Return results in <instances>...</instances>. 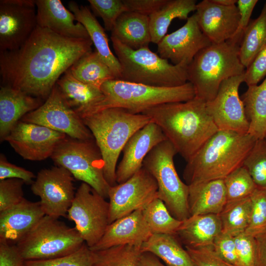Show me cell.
<instances>
[{"mask_svg": "<svg viewBox=\"0 0 266 266\" xmlns=\"http://www.w3.org/2000/svg\"><path fill=\"white\" fill-rule=\"evenodd\" d=\"M91 39L63 36L36 26L18 49L0 52L2 84L45 100L58 79L92 51Z\"/></svg>", "mask_w": 266, "mask_h": 266, "instance_id": "cell-1", "label": "cell"}, {"mask_svg": "<svg viewBox=\"0 0 266 266\" xmlns=\"http://www.w3.org/2000/svg\"><path fill=\"white\" fill-rule=\"evenodd\" d=\"M142 114L159 126L186 162L218 131L207 111L206 102L196 97L186 101L160 104Z\"/></svg>", "mask_w": 266, "mask_h": 266, "instance_id": "cell-2", "label": "cell"}, {"mask_svg": "<svg viewBox=\"0 0 266 266\" xmlns=\"http://www.w3.org/2000/svg\"><path fill=\"white\" fill-rule=\"evenodd\" d=\"M256 140L248 133L218 130L187 161L186 183L223 179L242 166Z\"/></svg>", "mask_w": 266, "mask_h": 266, "instance_id": "cell-3", "label": "cell"}, {"mask_svg": "<svg viewBox=\"0 0 266 266\" xmlns=\"http://www.w3.org/2000/svg\"><path fill=\"white\" fill-rule=\"evenodd\" d=\"M82 119L101 154L104 177L113 186L117 184V163L124 147L136 131L151 120L144 114H133L120 107L102 109Z\"/></svg>", "mask_w": 266, "mask_h": 266, "instance_id": "cell-4", "label": "cell"}, {"mask_svg": "<svg viewBox=\"0 0 266 266\" xmlns=\"http://www.w3.org/2000/svg\"><path fill=\"white\" fill-rule=\"evenodd\" d=\"M239 51V45L228 40L211 43L195 56L187 66L188 82L194 87L195 97L209 101L224 80L244 73Z\"/></svg>", "mask_w": 266, "mask_h": 266, "instance_id": "cell-5", "label": "cell"}, {"mask_svg": "<svg viewBox=\"0 0 266 266\" xmlns=\"http://www.w3.org/2000/svg\"><path fill=\"white\" fill-rule=\"evenodd\" d=\"M121 66L119 80L159 87H172L188 82L187 66L173 65L149 48L133 50L111 37Z\"/></svg>", "mask_w": 266, "mask_h": 266, "instance_id": "cell-6", "label": "cell"}, {"mask_svg": "<svg viewBox=\"0 0 266 266\" xmlns=\"http://www.w3.org/2000/svg\"><path fill=\"white\" fill-rule=\"evenodd\" d=\"M100 90L104 99L89 114L112 107L141 114L160 104L186 101L196 96L194 87L189 82L177 87H159L113 79L103 83Z\"/></svg>", "mask_w": 266, "mask_h": 266, "instance_id": "cell-7", "label": "cell"}, {"mask_svg": "<svg viewBox=\"0 0 266 266\" xmlns=\"http://www.w3.org/2000/svg\"><path fill=\"white\" fill-rule=\"evenodd\" d=\"M48 215L15 245L24 261L55 259L78 250L85 243L75 228Z\"/></svg>", "mask_w": 266, "mask_h": 266, "instance_id": "cell-8", "label": "cell"}, {"mask_svg": "<svg viewBox=\"0 0 266 266\" xmlns=\"http://www.w3.org/2000/svg\"><path fill=\"white\" fill-rule=\"evenodd\" d=\"M177 154L174 146L166 139L154 147L146 156L143 166L154 177L158 185V198L171 214L183 221L190 216L188 197L189 185L180 178L174 157Z\"/></svg>", "mask_w": 266, "mask_h": 266, "instance_id": "cell-9", "label": "cell"}, {"mask_svg": "<svg viewBox=\"0 0 266 266\" xmlns=\"http://www.w3.org/2000/svg\"><path fill=\"white\" fill-rule=\"evenodd\" d=\"M51 158L57 166L67 169L74 178L108 198L110 186L104 177L103 159L94 138L82 140L67 136Z\"/></svg>", "mask_w": 266, "mask_h": 266, "instance_id": "cell-10", "label": "cell"}, {"mask_svg": "<svg viewBox=\"0 0 266 266\" xmlns=\"http://www.w3.org/2000/svg\"><path fill=\"white\" fill-rule=\"evenodd\" d=\"M109 204L88 184L82 182L75 192L66 217L75 224L85 243L95 245L109 225Z\"/></svg>", "mask_w": 266, "mask_h": 266, "instance_id": "cell-11", "label": "cell"}, {"mask_svg": "<svg viewBox=\"0 0 266 266\" xmlns=\"http://www.w3.org/2000/svg\"><path fill=\"white\" fill-rule=\"evenodd\" d=\"M21 120L47 127L71 138H94L81 117L68 105L57 84L43 103Z\"/></svg>", "mask_w": 266, "mask_h": 266, "instance_id": "cell-12", "label": "cell"}, {"mask_svg": "<svg viewBox=\"0 0 266 266\" xmlns=\"http://www.w3.org/2000/svg\"><path fill=\"white\" fill-rule=\"evenodd\" d=\"M74 178L67 169L59 166L38 172L31 190L39 197L46 215L56 218L66 217L75 195Z\"/></svg>", "mask_w": 266, "mask_h": 266, "instance_id": "cell-13", "label": "cell"}, {"mask_svg": "<svg viewBox=\"0 0 266 266\" xmlns=\"http://www.w3.org/2000/svg\"><path fill=\"white\" fill-rule=\"evenodd\" d=\"M158 198L154 177L142 167L125 182L110 186L109 224L133 212L143 209Z\"/></svg>", "mask_w": 266, "mask_h": 266, "instance_id": "cell-14", "label": "cell"}, {"mask_svg": "<svg viewBox=\"0 0 266 266\" xmlns=\"http://www.w3.org/2000/svg\"><path fill=\"white\" fill-rule=\"evenodd\" d=\"M244 74L224 80L216 97L206 102L207 111L218 130L248 132L249 123L238 92L244 82Z\"/></svg>", "mask_w": 266, "mask_h": 266, "instance_id": "cell-15", "label": "cell"}, {"mask_svg": "<svg viewBox=\"0 0 266 266\" xmlns=\"http://www.w3.org/2000/svg\"><path fill=\"white\" fill-rule=\"evenodd\" d=\"M67 136L47 127L20 120L4 140L23 159L40 161L51 158Z\"/></svg>", "mask_w": 266, "mask_h": 266, "instance_id": "cell-16", "label": "cell"}, {"mask_svg": "<svg viewBox=\"0 0 266 266\" xmlns=\"http://www.w3.org/2000/svg\"><path fill=\"white\" fill-rule=\"evenodd\" d=\"M211 43L201 31L194 14L182 27L162 38L157 44V52L173 65L188 66L200 50Z\"/></svg>", "mask_w": 266, "mask_h": 266, "instance_id": "cell-17", "label": "cell"}, {"mask_svg": "<svg viewBox=\"0 0 266 266\" xmlns=\"http://www.w3.org/2000/svg\"><path fill=\"white\" fill-rule=\"evenodd\" d=\"M37 26L35 7L0 0V52L18 49Z\"/></svg>", "mask_w": 266, "mask_h": 266, "instance_id": "cell-18", "label": "cell"}, {"mask_svg": "<svg viewBox=\"0 0 266 266\" xmlns=\"http://www.w3.org/2000/svg\"><path fill=\"white\" fill-rule=\"evenodd\" d=\"M166 139L159 126L152 121L136 131L123 149L122 158L116 170L117 183L125 182L140 169L150 151Z\"/></svg>", "mask_w": 266, "mask_h": 266, "instance_id": "cell-19", "label": "cell"}, {"mask_svg": "<svg viewBox=\"0 0 266 266\" xmlns=\"http://www.w3.org/2000/svg\"><path fill=\"white\" fill-rule=\"evenodd\" d=\"M196 11L199 27L212 43L230 40L237 29L240 14L236 5L222 6L203 0L197 3Z\"/></svg>", "mask_w": 266, "mask_h": 266, "instance_id": "cell-20", "label": "cell"}, {"mask_svg": "<svg viewBox=\"0 0 266 266\" xmlns=\"http://www.w3.org/2000/svg\"><path fill=\"white\" fill-rule=\"evenodd\" d=\"M152 234L142 209H138L109 224L99 242L90 249L97 251L121 245L141 246Z\"/></svg>", "mask_w": 266, "mask_h": 266, "instance_id": "cell-21", "label": "cell"}, {"mask_svg": "<svg viewBox=\"0 0 266 266\" xmlns=\"http://www.w3.org/2000/svg\"><path fill=\"white\" fill-rule=\"evenodd\" d=\"M45 215L39 201L24 198L15 206L0 212V242L16 245Z\"/></svg>", "mask_w": 266, "mask_h": 266, "instance_id": "cell-22", "label": "cell"}, {"mask_svg": "<svg viewBox=\"0 0 266 266\" xmlns=\"http://www.w3.org/2000/svg\"><path fill=\"white\" fill-rule=\"evenodd\" d=\"M37 25L63 36L90 39L89 34L75 17L60 0H36Z\"/></svg>", "mask_w": 266, "mask_h": 266, "instance_id": "cell-23", "label": "cell"}, {"mask_svg": "<svg viewBox=\"0 0 266 266\" xmlns=\"http://www.w3.org/2000/svg\"><path fill=\"white\" fill-rule=\"evenodd\" d=\"M44 100L7 86H0V139L4 140L12 129L28 113L36 109Z\"/></svg>", "mask_w": 266, "mask_h": 266, "instance_id": "cell-24", "label": "cell"}, {"mask_svg": "<svg viewBox=\"0 0 266 266\" xmlns=\"http://www.w3.org/2000/svg\"><path fill=\"white\" fill-rule=\"evenodd\" d=\"M221 233L219 214H207L190 216L182 222L175 235L185 247L198 248L212 246Z\"/></svg>", "mask_w": 266, "mask_h": 266, "instance_id": "cell-25", "label": "cell"}, {"mask_svg": "<svg viewBox=\"0 0 266 266\" xmlns=\"http://www.w3.org/2000/svg\"><path fill=\"white\" fill-rule=\"evenodd\" d=\"M227 202L223 179L189 185L188 204L190 216L219 214Z\"/></svg>", "mask_w": 266, "mask_h": 266, "instance_id": "cell-26", "label": "cell"}, {"mask_svg": "<svg viewBox=\"0 0 266 266\" xmlns=\"http://www.w3.org/2000/svg\"><path fill=\"white\" fill-rule=\"evenodd\" d=\"M68 105L82 118L91 113L104 99L100 89L84 83L75 78L69 69L56 83Z\"/></svg>", "mask_w": 266, "mask_h": 266, "instance_id": "cell-27", "label": "cell"}, {"mask_svg": "<svg viewBox=\"0 0 266 266\" xmlns=\"http://www.w3.org/2000/svg\"><path fill=\"white\" fill-rule=\"evenodd\" d=\"M68 6L69 10L74 15L76 21L86 29L96 51L112 71L116 79H119L121 66L117 58L110 50L105 30L87 6H79L73 1H69Z\"/></svg>", "mask_w": 266, "mask_h": 266, "instance_id": "cell-28", "label": "cell"}, {"mask_svg": "<svg viewBox=\"0 0 266 266\" xmlns=\"http://www.w3.org/2000/svg\"><path fill=\"white\" fill-rule=\"evenodd\" d=\"M111 37L133 50L149 47L151 42L149 17L132 11L124 12L117 20Z\"/></svg>", "mask_w": 266, "mask_h": 266, "instance_id": "cell-29", "label": "cell"}, {"mask_svg": "<svg viewBox=\"0 0 266 266\" xmlns=\"http://www.w3.org/2000/svg\"><path fill=\"white\" fill-rule=\"evenodd\" d=\"M140 248L142 253L149 252L162 260L166 266H195L176 235L152 234Z\"/></svg>", "mask_w": 266, "mask_h": 266, "instance_id": "cell-30", "label": "cell"}, {"mask_svg": "<svg viewBox=\"0 0 266 266\" xmlns=\"http://www.w3.org/2000/svg\"><path fill=\"white\" fill-rule=\"evenodd\" d=\"M249 123L248 133L256 139L266 137V77L260 85L248 86L242 95Z\"/></svg>", "mask_w": 266, "mask_h": 266, "instance_id": "cell-31", "label": "cell"}, {"mask_svg": "<svg viewBox=\"0 0 266 266\" xmlns=\"http://www.w3.org/2000/svg\"><path fill=\"white\" fill-rule=\"evenodd\" d=\"M196 0H167L160 9L149 16L151 42L158 44L166 34L174 19L187 20L196 10Z\"/></svg>", "mask_w": 266, "mask_h": 266, "instance_id": "cell-32", "label": "cell"}, {"mask_svg": "<svg viewBox=\"0 0 266 266\" xmlns=\"http://www.w3.org/2000/svg\"><path fill=\"white\" fill-rule=\"evenodd\" d=\"M69 69L78 80L99 89L105 82L116 79L112 71L96 51L82 56Z\"/></svg>", "mask_w": 266, "mask_h": 266, "instance_id": "cell-33", "label": "cell"}, {"mask_svg": "<svg viewBox=\"0 0 266 266\" xmlns=\"http://www.w3.org/2000/svg\"><path fill=\"white\" fill-rule=\"evenodd\" d=\"M266 45V1L258 17L250 20L239 46V59L246 68Z\"/></svg>", "mask_w": 266, "mask_h": 266, "instance_id": "cell-34", "label": "cell"}, {"mask_svg": "<svg viewBox=\"0 0 266 266\" xmlns=\"http://www.w3.org/2000/svg\"><path fill=\"white\" fill-rule=\"evenodd\" d=\"M251 210L250 197L227 202L219 214L222 233L233 237L245 233L249 223Z\"/></svg>", "mask_w": 266, "mask_h": 266, "instance_id": "cell-35", "label": "cell"}, {"mask_svg": "<svg viewBox=\"0 0 266 266\" xmlns=\"http://www.w3.org/2000/svg\"><path fill=\"white\" fill-rule=\"evenodd\" d=\"M144 219L152 234L175 235L182 222L174 218L164 202L156 198L142 209Z\"/></svg>", "mask_w": 266, "mask_h": 266, "instance_id": "cell-36", "label": "cell"}, {"mask_svg": "<svg viewBox=\"0 0 266 266\" xmlns=\"http://www.w3.org/2000/svg\"><path fill=\"white\" fill-rule=\"evenodd\" d=\"M141 246L132 244L113 246L94 251L93 266H138Z\"/></svg>", "mask_w": 266, "mask_h": 266, "instance_id": "cell-37", "label": "cell"}, {"mask_svg": "<svg viewBox=\"0 0 266 266\" xmlns=\"http://www.w3.org/2000/svg\"><path fill=\"white\" fill-rule=\"evenodd\" d=\"M223 181L227 202L250 197L257 187L249 172L242 166L229 173Z\"/></svg>", "mask_w": 266, "mask_h": 266, "instance_id": "cell-38", "label": "cell"}, {"mask_svg": "<svg viewBox=\"0 0 266 266\" xmlns=\"http://www.w3.org/2000/svg\"><path fill=\"white\" fill-rule=\"evenodd\" d=\"M246 168L257 187L266 189V139H257L246 157Z\"/></svg>", "mask_w": 266, "mask_h": 266, "instance_id": "cell-39", "label": "cell"}, {"mask_svg": "<svg viewBox=\"0 0 266 266\" xmlns=\"http://www.w3.org/2000/svg\"><path fill=\"white\" fill-rule=\"evenodd\" d=\"M250 197V217L245 233L255 238L266 233V189L257 187Z\"/></svg>", "mask_w": 266, "mask_h": 266, "instance_id": "cell-40", "label": "cell"}, {"mask_svg": "<svg viewBox=\"0 0 266 266\" xmlns=\"http://www.w3.org/2000/svg\"><path fill=\"white\" fill-rule=\"evenodd\" d=\"M94 252L85 243L75 252L53 259L24 261L23 266H93Z\"/></svg>", "mask_w": 266, "mask_h": 266, "instance_id": "cell-41", "label": "cell"}, {"mask_svg": "<svg viewBox=\"0 0 266 266\" xmlns=\"http://www.w3.org/2000/svg\"><path fill=\"white\" fill-rule=\"evenodd\" d=\"M88 2L94 12L102 18L106 31L111 32L120 16L128 11L123 0H88Z\"/></svg>", "mask_w": 266, "mask_h": 266, "instance_id": "cell-42", "label": "cell"}, {"mask_svg": "<svg viewBox=\"0 0 266 266\" xmlns=\"http://www.w3.org/2000/svg\"><path fill=\"white\" fill-rule=\"evenodd\" d=\"M25 182L16 178L0 180V212L21 202L23 199Z\"/></svg>", "mask_w": 266, "mask_h": 266, "instance_id": "cell-43", "label": "cell"}, {"mask_svg": "<svg viewBox=\"0 0 266 266\" xmlns=\"http://www.w3.org/2000/svg\"><path fill=\"white\" fill-rule=\"evenodd\" d=\"M234 239L239 266H255V238L243 233L234 236Z\"/></svg>", "mask_w": 266, "mask_h": 266, "instance_id": "cell-44", "label": "cell"}, {"mask_svg": "<svg viewBox=\"0 0 266 266\" xmlns=\"http://www.w3.org/2000/svg\"><path fill=\"white\" fill-rule=\"evenodd\" d=\"M212 248L223 260L233 266H239L233 236L221 233L215 238Z\"/></svg>", "mask_w": 266, "mask_h": 266, "instance_id": "cell-45", "label": "cell"}, {"mask_svg": "<svg viewBox=\"0 0 266 266\" xmlns=\"http://www.w3.org/2000/svg\"><path fill=\"white\" fill-rule=\"evenodd\" d=\"M185 248L195 266H233L220 258L214 251L212 246Z\"/></svg>", "mask_w": 266, "mask_h": 266, "instance_id": "cell-46", "label": "cell"}, {"mask_svg": "<svg viewBox=\"0 0 266 266\" xmlns=\"http://www.w3.org/2000/svg\"><path fill=\"white\" fill-rule=\"evenodd\" d=\"M266 77V45L257 54L244 74V82L247 85H258Z\"/></svg>", "mask_w": 266, "mask_h": 266, "instance_id": "cell-47", "label": "cell"}, {"mask_svg": "<svg viewBox=\"0 0 266 266\" xmlns=\"http://www.w3.org/2000/svg\"><path fill=\"white\" fill-rule=\"evenodd\" d=\"M36 176L33 172L9 162L3 154L0 155V180L16 178L32 184Z\"/></svg>", "mask_w": 266, "mask_h": 266, "instance_id": "cell-48", "label": "cell"}, {"mask_svg": "<svg viewBox=\"0 0 266 266\" xmlns=\"http://www.w3.org/2000/svg\"><path fill=\"white\" fill-rule=\"evenodd\" d=\"M257 0H237V6L240 14L237 29L233 37L229 41L240 46L244 32L247 27Z\"/></svg>", "mask_w": 266, "mask_h": 266, "instance_id": "cell-49", "label": "cell"}, {"mask_svg": "<svg viewBox=\"0 0 266 266\" xmlns=\"http://www.w3.org/2000/svg\"><path fill=\"white\" fill-rule=\"evenodd\" d=\"M128 11L147 16L160 9L167 0H123Z\"/></svg>", "mask_w": 266, "mask_h": 266, "instance_id": "cell-50", "label": "cell"}, {"mask_svg": "<svg viewBox=\"0 0 266 266\" xmlns=\"http://www.w3.org/2000/svg\"><path fill=\"white\" fill-rule=\"evenodd\" d=\"M24 262L15 245L0 242V266H23Z\"/></svg>", "mask_w": 266, "mask_h": 266, "instance_id": "cell-51", "label": "cell"}, {"mask_svg": "<svg viewBox=\"0 0 266 266\" xmlns=\"http://www.w3.org/2000/svg\"><path fill=\"white\" fill-rule=\"evenodd\" d=\"M256 243L255 266H266V233L255 237Z\"/></svg>", "mask_w": 266, "mask_h": 266, "instance_id": "cell-52", "label": "cell"}, {"mask_svg": "<svg viewBox=\"0 0 266 266\" xmlns=\"http://www.w3.org/2000/svg\"><path fill=\"white\" fill-rule=\"evenodd\" d=\"M138 266H166L159 259L149 252L142 253L139 260Z\"/></svg>", "mask_w": 266, "mask_h": 266, "instance_id": "cell-53", "label": "cell"}, {"mask_svg": "<svg viewBox=\"0 0 266 266\" xmlns=\"http://www.w3.org/2000/svg\"><path fill=\"white\" fill-rule=\"evenodd\" d=\"M212 1L222 6H232L237 4V0H212Z\"/></svg>", "mask_w": 266, "mask_h": 266, "instance_id": "cell-54", "label": "cell"}, {"mask_svg": "<svg viewBox=\"0 0 266 266\" xmlns=\"http://www.w3.org/2000/svg\"><path fill=\"white\" fill-rule=\"evenodd\" d=\"M265 139H266V137Z\"/></svg>", "mask_w": 266, "mask_h": 266, "instance_id": "cell-55", "label": "cell"}]
</instances>
